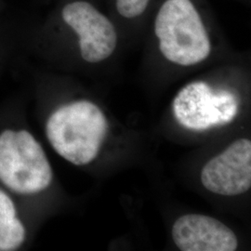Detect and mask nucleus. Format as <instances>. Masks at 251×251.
<instances>
[{"mask_svg":"<svg viewBox=\"0 0 251 251\" xmlns=\"http://www.w3.org/2000/svg\"><path fill=\"white\" fill-rule=\"evenodd\" d=\"M148 20L158 50L168 62L195 66L212 52L217 24L206 0H157Z\"/></svg>","mask_w":251,"mask_h":251,"instance_id":"nucleus-1","label":"nucleus"},{"mask_svg":"<svg viewBox=\"0 0 251 251\" xmlns=\"http://www.w3.org/2000/svg\"><path fill=\"white\" fill-rule=\"evenodd\" d=\"M106 132V118L89 100H78L59 108L46 126L47 137L54 150L76 166L95 159Z\"/></svg>","mask_w":251,"mask_h":251,"instance_id":"nucleus-2","label":"nucleus"},{"mask_svg":"<svg viewBox=\"0 0 251 251\" xmlns=\"http://www.w3.org/2000/svg\"><path fill=\"white\" fill-rule=\"evenodd\" d=\"M52 170L41 145L27 130L6 129L0 134V180L22 195L49 187Z\"/></svg>","mask_w":251,"mask_h":251,"instance_id":"nucleus-3","label":"nucleus"},{"mask_svg":"<svg viewBox=\"0 0 251 251\" xmlns=\"http://www.w3.org/2000/svg\"><path fill=\"white\" fill-rule=\"evenodd\" d=\"M63 25L77 39L81 58L89 63L109 59L118 44V25L112 16L90 0H71L60 11Z\"/></svg>","mask_w":251,"mask_h":251,"instance_id":"nucleus-4","label":"nucleus"},{"mask_svg":"<svg viewBox=\"0 0 251 251\" xmlns=\"http://www.w3.org/2000/svg\"><path fill=\"white\" fill-rule=\"evenodd\" d=\"M239 102L231 90H216L205 81L189 83L179 90L173 101V111L180 125L193 130H205L224 126L223 109Z\"/></svg>","mask_w":251,"mask_h":251,"instance_id":"nucleus-5","label":"nucleus"},{"mask_svg":"<svg viewBox=\"0 0 251 251\" xmlns=\"http://www.w3.org/2000/svg\"><path fill=\"white\" fill-rule=\"evenodd\" d=\"M205 188L222 196H237L251 186V142L241 139L206 163L201 172Z\"/></svg>","mask_w":251,"mask_h":251,"instance_id":"nucleus-6","label":"nucleus"},{"mask_svg":"<svg viewBox=\"0 0 251 251\" xmlns=\"http://www.w3.org/2000/svg\"><path fill=\"white\" fill-rule=\"evenodd\" d=\"M172 237L182 251H234L238 240L231 229L214 218L198 214L179 217Z\"/></svg>","mask_w":251,"mask_h":251,"instance_id":"nucleus-7","label":"nucleus"},{"mask_svg":"<svg viewBox=\"0 0 251 251\" xmlns=\"http://www.w3.org/2000/svg\"><path fill=\"white\" fill-rule=\"evenodd\" d=\"M25 237L23 224L16 218L12 200L0 190V251L17 250Z\"/></svg>","mask_w":251,"mask_h":251,"instance_id":"nucleus-8","label":"nucleus"},{"mask_svg":"<svg viewBox=\"0 0 251 251\" xmlns=\"http://www.w3.org/2000/svg\"><path fill=\"white\" fill-rule=\"evenodd\" d=\"M109 14L117 25H146L154 0H106Z\"/></svg>","mask_w":251,"mask_h":251,"instance_id":"nucleus-9","label":"nucleus"}]
</instances>
